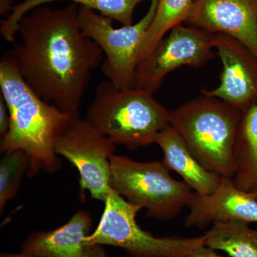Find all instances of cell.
<instances>
[{"mask_svg":"<svg viewBox=\"0 0 257 257\" xmlns=\"http://www.w3.org/2000/svg\"><path fill=\"white\" fill-rule=\"evenodd\" d=\"M214 50L211 34L194 26L177 25L138 64L133 87L155 94L171 72L184 66L204 67L215 57Z\"/></svg>","mask_w":257,"mask_h":257,"instance_id":"obj_9","label":"cell"},{"mask_svg":"<svg viewBox=\"0 0 257 257\" xmlns=\"http://www.w3.org/2000/svg\"><path fill=\"white\" fill-rule=\"evenodd\" d=\"M0 159V213L18 194L22 179L28 175L30 160L23 150H8Z\"/></svg>","mask_w":257,"mask_h":257,"instance_id":"obj_19","label":"cell"},{"mask_svg":"<svg viewBox=\"0 0 257 257\" xmlns=\"http://www.w3.org/2000/svg\"><path fill=\"white\" fill-rule=\"evenodd\" d=\"M11 124V115L6 101L0 96V136L3 137L9 130Z\"/></svg>","mask_w":257,"mask_h":257,"instance_id":"obj_20","label":"cell"},{"mask_svg":"<svg viewBox=\"0 0 257 257\" xmlns=\"http://www.w3.org/2000/svg\"><path fill=\"white\" fill-rule=\"evenodd\" d=\"M150 2L148 11L140 21L119 28L113 26L111 19L85 7H79L82 32L99 45L105 55L101 64L102 73L119 89L133 87L140 45L158 4V0Z\"/></svg>","mask_w":257,"mask_h":257,"instance_id":"obj_7","label":"cell"},{"mask_svg":"<svg viewBox=\"0 0 257 257\" xmlns=\"http://www.w3.org/2000/svg\"><path fill=\"white\" fill-rule=\"evenodd\" d=\"M79 5L53 9L44 5L19 22L18 36L10 51L27 84L44 101L64 112L79 114L94 69L104 53L84 35Z\"/></svg>","mask_w":257,"mask_h":257,"instance_id":"obj_1","label":"cell"},{"mask_svg":"<svg viewBox=\"0 0 257 257\" xmlns=\"http://www.w3.org/2000/svg\"><path fill=\"white\" fill-rule=\"evenodd\" d=\"M13 3V0H0V14L4 16L10 15L15 7Z\"/></svg>","mask_w":257,"mask_h":257,"instance_id":"obj_22","label":"cell"},{"mask_svg":"<svg viewBox=\"0 0 257 257\" xmlns=\"http://www.w3.org/2000/svg\"><path fill=\"white\" fill-rule=\"evenodd\" d=\"M185 23L233 37L257 59V0H194Z\"/></svg>","mask_w":257,"mask_h":257,"instance_id":"obj_11","label":"cell"},{"mask_svg":"<svg viewBox=\"0 0 257 257\" xmlns=\"http://www.w3.org/2000/svg\"><path fill=\"white\" fill-rule=\"evenodd\" d=\"M155 144L163 152L162 162L167 170L178 173L194 192L208 195L220 185L222 176L204 168L170 125L159 134Z\"/></svg>","mask_w":257,"mask_h":257,"instance_id":"obj_14","label":"cell"},{"mask_svg":"<svg viewBox=\"0 0 257 257\" xmlns=\"http://www.w3.org/2000/svg\"><path fill=\"white\" fill-rule=\"evenodd\" d=\"M234 158L235 185L241 190L253 192L257 189V104L242 111L240 120Z\"/></svg>","mask_w":257,"mask_h":257,"instance_id":"obj_16","label":"cell"},{"mask_svg":"<svg viewBox=\"0 0 257 257\" xmlns=\"http://www.w3.org/2000/svg\"><path fill=\"white\" fill-rule=\"evenodd\" d=\"M56 1H68L85 7L126 26L133 25L135 8L145 0H25L15 6L8 18L2 22L0 33L3 38L5 41L15 43L20 20L37 7Z\"/></svg>","mask_w":257,"mask_h":257,"instance_id":"obj_15","label":"cell"},{"mask_svg":"<svg viewBox=\"0 0 257 257\" xmlns=\"http://www.w3.org/2000/svg\"><path fill=\"white\" fill-rule=\"evenodd\" d=\"M242 112L202 94L170 111V126L206 170L234 177V151Z\"/></svg>","mask_w":257,"mask_h":257,"instance_id":"obj_4","label":"cell"},{"mask_svg":"<svg viewBox=\"0 0 257 257\" xmlns=\"http://www.w3.org/2000/svg\"><path fill=\"white\" fill-rule=\"evenodd\" d=\"M0 89L11 115L9 130L0 140L1 152H25L30 157V178L40 172H59L62 165L55 152L56 139L76 114L64 112L37 95L24 80L10 52L0 62Z\"/></svg>","mask_w":257,"mask_h":257,"instance_id":"obj_2","label":"cell"},{"mask_svg":"<svg viewBox=\"0 0 257 257\" xmlns=\"http://www.w3.org/2000/svg\"><path fill=\"white\" fill-rule=\"evenodd\" d=\"M222 71L215 89L202 94L217 98L240 111L257 104V59L239 42L224 34L212 35Z\"/></svg>","mask_w":257,"mask_h":257,"instance_id":"obj_10","label":"cell"},{"mask_svg":"<svg viewBox=\"0 0 257 257\" xmlns=\"http://www.w3.org/2000/svg\"><path fill=\"white\" fill-rule=\"evenodd\" d=\"M0 257H37L32 256V255L27 254V253L20 252V253H13V252H4L0 254Z\"/></svg>","mask_w":257,"mask_h":257,"instance_id":"obj_23","label":"cell"},{"mask_svg":"<svg viewBox=\"0 0 257 257\" xmlns=\"http://www.w3.org/2000/svg\"><path fill=\"white\" fill-rule=\"evenodd\" d=\"M194 0H158L156 13L145 34L140 51L138 64L177 25L186 22Z\"/></svg>","mask_w":257,"mask_h":257,"instance_id":"obj_18","label":"cell"},{"mask_svg":"<svg viewBox=\"0 0 257 257\" xmlns=\"http://www.w3.org/2000/svg\"><path fill=\"white\" fill-rule=\"evenodd\" d=\"M92 224L90 212L76 211L57 229L32 232L22 243L21 252L37 257H107L102 245L86 240Z\"/></svg>","mask_w":257,"mask_h":257,"instance_id":"obj_13","label":"cell"},{"mask_svg":"<svg viewBox=\"0 0 257 257\" xmlns=\"http://www.w3.org/2000/svg\"><path fill=\"white\" fill-rule=\"evenodd\" d=\"M84 118L114 145L131 150L155 144L170 125V111L153 93L136 87L119 89L107 79L98 84Z\"/></svg>","mask_w":257,"mask_h":257,"instance_id":"obj_3","label":"cell"},{"mask_svg":"<svg viewBox=\"0 0 257 257\" xmlns=\"http://www.w3.org/2000/svg\"><path fill=\"white\" fill-rule=\"evenodd\" d=\"M55 150L77 168L81 192L104 202L112 190L110 159L116 145L76 114L56 139Z\"/></svg>","mask_w":257,"mask_h":257,"instance_id":"obj_8","label":"cell"},{"mask_svg":"<svg viewBox=\"0 0 257 257\" xmlns=\"http://www.w3.org/2000/svg\"><path fill=\"white\" fill-rule=\"evenodd\" d=\"M188 257H223L218 254L215 250L208 247L207 246H202L197 248L196 251L191 253Z\"/></svg>","mask_w":257,"mask_h":257,"instance_id":"obj_21","label":"cell"},{"mask_svg":"<svg viewBox=\"0 0 257 257\" xmlns=\"http://www.w3.org/2000/svg\"><path fill=\"white\" fill-rule=\"evenodd\" d=\"M204 236L205 246L230 257H257V229L246 221L214 222Z\"/></svg>","mask_w":257,"mask_h":257,"instance_id":"obj_17","label":"cell"},{"mask_svg":"<svg viewBox=\"0 0 257 257\" xmlns=\"http://www.w3.org/2000/svg\"><path fill=\"white\" fill-rule=\"evenodd\" d=\"M104 209L88 242L124 249L130 257H188L205 246L204 235L196 237H157L139 226L137 214L142 208L133 205L114 189L104 201Z\"/></svg>","mask_w":257,"mask_h":257,"instance_id":"obj_6","label":"cell"},{"mask_svg":"<svg viewBox=\"0 0 257 257\" xmlns=\"http://www.w3.org/2000/svg\"><path fill=\"white\" fill-rule=\"evenodd\" d=\"M110 165L111 189L133 205L147 209L152 219H174L194 194L185 182L172 178L162 161L137 162L114 154Z\"/></svg>","mask_w":257,"mask_h":257,"instance_id":"obj_5","label":"cell"},{"mask_svg":"<svg viewBox=\"0 0 257 257\" xmlns=\"http://www.w3.org/2000/svg\"><path fill=\"white\" fill-rule=\"evenodd\" d=\"M251 193H253V194H254L255 197H256V199H257V189L256 191H254V192Z\"/></svg>","mask_w":257,"mask_h":257,"instance_id":"obj_24","label":"cell"},{"mask_svg":"<svg viewBox=\"0 0 257 257\" xmlns=\"http://www.w3.org/2000/svg\"><path fill=\"white\" fill-rule=\"evenodd\" d=\"M186 227L203 229L219 221H243L257 223V199L251 192L241 190L232 177H223L220 185L208 195L194 192L187 204Z\"/></svg>","mask_w":257,"mask_h":257,"instance_id":"obj_12","label":"cell"}]
</instances>
